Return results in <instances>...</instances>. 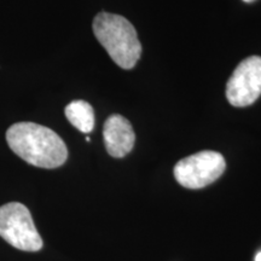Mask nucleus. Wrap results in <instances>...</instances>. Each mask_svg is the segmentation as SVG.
Segmentation results:
<instances>
[{
	"label": "nucleus",
	"mask_w": 261,
	"mask_h": 261,
	"mask_svg": "<svg viewBox=\"0 0 261 261\" xmlns=\"http://www.w3.org/2000/svg\"><path fill=\"white\" fill-rule=\"evenodd\" d=\"M10 149L29 165L61 167L68 159L67 145L56 132L34 122H17L6 132Z\"/></svg>",
	"instance_id": "nucleus-1"
},
{
	"label": "nucleus",
	"mask_w": 261,
	"mask_h": 261,
	"mask_svg": "<svg viewBox=\"0 0 261 261\" xmlns=\"http://www.w3.org/2000/svg\"><path fill=\"white\" fill-rule=\"evenodd\" d=\"M261 96V57L250 56L241 62L226 85V98L233 107H248Z\"/></svg>",
	"instance_id": "nucleus-5"
},
{
	"label": "nucleus",
	"mask_w": 261,
	"mask_h": 261,
	"mask_svg": "<svg viewBox=\"0 0 261 261\" xmlns=\"http://www.w3.org/2000/svg\"><path fill=\"white\" fill-rule=\"evenodd\" d=\"M255 261H261V252H259L256 254V256H255Z\"/></svg>",
	"instance_id": "nucleus-8"
},
{
	"label": "nucleus",
	"mask_w": 261,
	"mask_h": 261,
	"mask_svg": "<svg viewBox=\"0 0 261 261\" xmlns=\"http://www.w3.org/2000/svg\"><path fill=\"white\" fill-rule=\"evenodd\" d=\"M0 237L24 252H38L42 248L41 236L31 212L19 202H10L0 207Z\"/></svg>",
	"instance_id": "nucleus-3"
},
{
	"label": "nucleus",
	"mask_w": 261,
	"mask_h": 261,
	"mask_svg": "<svg viewBox=\"0 0 261 261\" xmlns=\"http://www.w3.org/2000/svg\"><path fill=\"white\" fill-rule=\"evenodd\" d=\"M244 3H253V2H255V0H243Z\"/></svg>",
	"instance_id": "nucleus-9"
},
{
	"label": "nucleus",
	"mask_w": 261,
	"mask_h": 261,
	"mask_svg": "<svg viewBox=\"0 0 261 261\" xmlns=\"http://www.w3.org/2000/svg\"><path fill=\"white\" fill-rule=\"evenodd\" d=\"M65 116L74 127L84 133H89L94 127V112L90 103L73 100L65 107Z\"/></svg>",
	"instance_id": "nucleus-7"
},
{
	"label": "nucleus",
	"mask_w": 261,
	"mask_h": 261,
	"mask_svg": "<svg viewBox=\"0 0 261 261\" xmlns=\"http://www.w3.org/2000/svg\"><path fill=\"white\" fill-rule=\"evenodd\" d=\"M104 144L108 154L121 159L132 151L136 142L133 127L125 117L114 114L107 119L103 128Z\"/></svg>",
	"instance_id": "nucleus-6"
},
{
	"label": "nucleus",
	"mask_w": 261,
	"mask_h": 261,
	"mask_svg": "<svg viewBox=\"0 0 261 261\" xmlns=\"http://www.w3.org/2000/svg\"><path fill=\"white\" fill-rule=\"evenodd\" d=\"M226 168L224 156L217 151H200L179 161L174 167V177L181 187L202 189L221 177Z\"/></svg>",
	"instance_id": "nucleus-4"
},
{
	"label": "nucleus",
	"mask_w": 261,
	"mask_h": 261,
	"mask_svg": "<svg viewBox=\"0 0 261 261\" xmlns=\"http://www.w3.org/2000/svg\"><path fill=\"white\" fill-rule=\"evenodd\" d=\"M93 33L112 60L122 69H130L142 55V45L132 23L120 15L99 12L93 19Z\"/></svg>",
	"instance_id": "nucleus-2"
}]
</instances>
